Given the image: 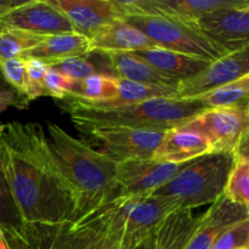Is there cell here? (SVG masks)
<instances>
[{
  "mask_svg": "<svg viewBox=\"0 0 249 249\" xmlns=\"http://www.w3.org/2000/svg\"><path fill=\"white\" fill-rule=\"evenodd\" d=\"M88 145H96L99 152L116 162L133 158L152 157L165 131L134 129L126 126H105L79 131ZM94 148V147H92Z\"/></svg>",
  "mask_w": 249,
  "mask_h": 249,
  "instance_id": "ba28073f",
  "label": "cell"
},
{
  "mask_svg": "<svg viewBox=\"0 0 249 249\" xmlns=\"http://www.w3.org/2000/svg\"><path fill=\"white\" fill-rule=\"evenodd\" d=\"M124 16L151 15L164 16L185 22H196L215 10L228 7L237 0H117ZM125 19V18H124Z\"/></svg>",
  "mask_w": 249,
  "mask_h": 249,
  "instance_id": "4fadbf2b",
  "label": "cell"
},
{
  "mask_svg": "<svg viewBox=\"0 0 249 249\" xmlns=\"http://www.w3.org/2000/svg\"><path fill=\"white\" fill-rule=\"evenodd\" d=\"M43 36L14 28H0V60L22 57L36 45Z\"/></svg>",
  "mask_w": 249,
  "mask_h": 249,
  "instance_id": "83f0119b",
  "label": "cell"
},
{
  "mask_svg": "<svg viewBox=\"0 0 249 249\" xmlns=\"http://www.w3.org/2000/svg\"><path fill=\"white\" fill-rule=\"evenodd\" d=\"M136 55L152 66L157 72L174 82L179 83L194 77L197 73L208 67L211 60L186 55L177 51L165 50V49L153 46L146 50L136 51Z\"/></svg>",
  "mask_w": 249,
  "mask_h": 249,
  "instance_id": "d6986e66",
  "label": "cell"
},
{
  "mask_svg": "<svg viewBox=\"0 0 249 249\" xmlns=\"http://www.w3.org/2000/svg\"><path fill=\"white\" fill-rule=\"evenodd\" d=\"M5 177L24 223L55 229L77 218V197L39 123L0 124Z\"/></svg>",
  "mask_w": 249,
  "mask_h": 249,
  "instance_id": "6da1fadb",
  "label": "cell"
},
{
  "mask_svg": "<svg viewBox=\"0 0 249 249\" xmlns=\"http://www.w3.org/2000/svg\"><path fill=\"white\" fill-rule=\"evenodd\" d=\"M134 247L124 240H116V238L106 237L102 249H133Z\"/></svg>",
  "mask_w": 249,
  "mask_h": 249,
  "instance_id": "e575fe53",
  "label": "cell"
},
{
  "mask_svg": "<svg viewBox=\"0 0 249 249\" xmlns=\"http://www.w3.org/2000/svg\"><path fill=\"white\" fill-rule=\"evenodd\" d=\"M233 162L231 153H211L192 160L153 195L175 198L181 209L213 204L223 195Z\"/></svg>",
  "mask_w": 249,
  "mask_h": 249,
  "instance_id": "5b68a950",
  "label": "cell"
},
{
  "mask_svg": "<svg viewBox=\"0 0 249 249\" xmlns=\"http://www.w3.org/2000/svg\"><path fill=\"white\" fill-rule=\"evenodd\" d=\"M67 16L74 32L90 36L101 27L124 19L117 0H53Z\"/></svg>",
  "mask_w": 249,
  "mask_h": 249,
  "instance_id": "9a60e30c",
  "label": "cell"
},
{
  "mask_svg": "<svg viewBox=\"0 0 249 249\" xmlns=\"http://www.w3.org/2000/svg\"><path fill=\"white\" fill-rule=\"evenodd\" d=\"M232 169L229 174L224 197L232 203L248 208L249 206V158L233 157Z\"/></svg>",
  "mask_w": 249,
  "mask_h": 249,
  "instance_id": "4316f807",
  "label": "cell"
},
{
  "mask_svg": "<svg viewBox=\"0 0 249 249\" xmlns=\"http://www.w3.org/2000/svg\"><path fill=\"white\" fill-rule=\"evenodd\" d=\"M0 73H1L5 82H6L7 84L19 95V96L23 97V99L26 100L27 78L23 58L15 57L0 60Z\"/></svg>",
  "mask_w": 249,
  "mask_h": 249,
  "instance_id": "4dcf8cb0",
  "label": "cell"
},
{
  "mask_svg": "<svg viewBox=\"0 0 249 249\" xmlns=\"http://www.w3.org/2000/svg\"><path fill=\"white\" fill-rule=\"evenodd\" d=\"M90 53L89 36L78 32H71L45 36L34 48L27 51L22 58H36L48 66H53L68 58L89 55Z\"/></svg>",
  "mask_w": 249,
  "mask_h": 249,
  "instance_id": "ffe728a7",
  "label": "cell"
},
{
  "mask_svg": "<svg viewBox=\"0 0 249 249\" xmlns=\"http://www.w3.org/2000/svg\"><path fill=\"white\" fill-rule=\"evenodd\" d=\"M181 126L202 134L208 141L212 153L248 157V106L203 109Z\"/></svg>",
  "mask_w": 249,
  "mask_h": 249,
  "instance_id": "52a82bcc",
  "label": "cell"
},
{
  "mask_svg": "<svg viewBox=\"0 0 249 249\" xmlns=\"http://www.w3.org/2000/svg\"><path fill=\"white\" fill-rule=\"evenodd\" d=\"M211 153V146L202 134L177 126L165 131L152 158L160 162L185 164Z\"/></svg>",
  "mask_w": 249,
  "mask_h": 249,
  "instance_id": "e0dca14e",
  "label": "cell"
},
{
  "mask_svg": "<svg viewBox=\"0 0 249 249\" xmlns=\"http://www.w3.org/2000/svg\"><path fill=\"white\" fill-rule=\"evenodd\" d=\"M199 220L191 209L169 213L153 231V249H186Z\"/></svg>",
  "mask_w": 249,
  "mask_h": 249,
  "instance_id": "7402d4cb",
  "label": "cell"
},
{
  "mask_svg": "<svg viewBox=\"0 0 249 249\" xmlns=\"http://www.w3.org/2000/svg\"><path fill=\"white\" fill-rule=\"evenodd\" d=\"M24 67H26V78H27V88H26V100L28 104L33 100L39 99L41 96H46L45 92V79L46 72L49 70V66L41 61L36 58H23Z\"/></svg>",
  "mask_w": 249,
  "mask_h": 249,
  "instance_id": "f1b7e54d",
  "label": "cell"
},
{
  "mask_svg": "<svg viewBox=\"0 0 249 249\" xmlns=\"http://www.w3.org/2000/svg\"><path fill=\"white\" fill-rule=\"evenodd\" d=\"M133 249H153V232L146 238H143L140 243L135 246Z\"/></svg>",
  "mask_w": 249,
  "mask_h": 249,
  "instance_id": "8d00e7d4",
  "label": "cell"
},
{
  "mask_svg": "<svg viewBox=\"0 0 249 249\" xmlns=\"http://www.w3.org/2000/svg\"><path fill=\"white\" fill-rule=\"evenodd\" d=\"M117 96L118 78L111 73H96L77 83L75 90L67 99L80 100L88 104L105 105L114 101Z\"/></svg>",
  "mask_w": 249,
  "mask_h": 249,
  "instance_id": "cb8c5ba5",
  "label": "cell"
},
{
  "mask_svg": "<svg viewBox=\"0 0 249 249\" xmlns=\"http://www.w3.org/2000/svg\"><path fill=\"white\" fill-rule=\"evenodd\" d=\"M24 0H0V16L6 14L7 11L12 10L14 7L18 6Z\"/></svg>",
  "mask_w": 249,
  "mask_h": 249,
  "instance_id": "d590c367",
  "label": "cell"
},
{
  "mask_svg": "<svg viewBox=\"0 0 249 249\" xmlns=\"http://www.w3.org/2000/svg\"><path fill=\"white\" fill-rule=\"evenodd\" d=\"M46 249H56V248L53 247V246H51V245H50V246H49V248H46Z\"/></svg>",
  "mask_w": 249,
  "mask_h": 249,
  "instance_id": "ab89813d",
  "label": "cell"
},
{
  "mask_svg": "<svg viewBox=\"0 0 249 249\" xmlns=\"http://www.w3.org/2000/svg\"><path fill=\"white\" fill-rule=\"evenodd\" d=\"M44 84H45V92L46 96H50L53 99L60 100L63 101L65 99L70 97L75 90L77 83L61 73L56 68L50 67L46 72L45 79H44Z\"/></svg>",
  "mask_w": 249,
  "mask_h": 249,
  "instance_id": "1f68e13d",
  "label": "cell"
},
{
  "mask_svg": "<svg viewBox=\"0 0 249 249\" xmlns=\"http://www.w3.org/2000/svg\"><path fill=\"white\" fill-rule=\"evenodd\" d=\"M0 232L14 249H41L43 243L38 229L27 225L19 214L14 201L1 157V141H0Z\"/></svg>",
  "mask_w": 249,
  "mask_h": 249,
  "instance_id": "2e32d148",
  "label": "cell"
},
{
  "mask_svg": "<svg viewBox=\"0 0 249 249\" xmlns=\"http://www.w3.org/2000/svg\"><path fill=\"white\" fill-rule=\"evenodd\" d=\"M125 21L142 32L158 48L215 61L228 50L207 38L195 22H185L164 16L131 15Z\"/></svg>",
  "mask_w": 249,
  "mask_h": 249,
  "instance_id": "8992f818",
  "label": "cell"
},
{
  "mask_svg": "<svg viewBox=\"0 0 249 249\" xmlns=\"http://www.w3.org/2000/svg\"><path fill=\"white\" fill-rule=\"evenodd\" d=\"M190 163L175 164L160 162L152 157L133 158L117 162L116 181L119 195H153Z\"/></svg>",
  "mask_w": 249,
  "mask_h": 249,
  "instance_id": "9c48e42d",
  "label": "cell"
},
{
  "mask_svg": "<svg viewBox=\"0 0 249 249\" xmlns=\"http://www.w3.org/2000/svg\"><path fill=\"white\" fill-rule=\"evenodd\" d=\"M61 108L70 116L78 131L105 126L167 131L184 125L203 111L194 100L152 99L139 104L106 106L74 99L63 100Z\"/></svg>",
  "mask_w": 249,
  "mask_h": 249,
  "instance_id": "3957f363",
  "label": "cell"
},
{
  "mask_svg": "<svg viewBox=\"0 0 249 249\" xmlns=\"http://www.w3.org/2000/svg\"><path fill=\"white\" fill-rule=\"evenodd\" d=\"M46 130L49 148L77 197L74 223L119 196L116 160L73 138L57 124L48 122Z\"/></svg>",
  "mask_w": 249,
  "mask_h": 249,
  "instance_id": "7a4b0ae2",
  "label": "cell"
},
{
  "mask_svg": "<svg viewBox=\"0 0 249 249\" xmlns=\"http://www.w3.org/2000/svg\"><path fill=\"white\" fill-rule=\"evenodd\" d=\"M177 97V85L163 87V85L142 84L118 78V96L114 101L105 104L106 106L139 104L152 99H174ZM94 105V104H92Z\"/></svg>",
  "mask_w": 249,
  "mask_h": 249,
  "instance_id": "d4e9b609",
  "label": "cell"
},
{
  "mask_svg": "<svg viewBox=\"0 0 249 249\" xmlns=\"http://www.w3.org/2000/svg\"><path fill=\"white\" fill-rule=\"evenodd\" d=\"M212 249H249V219L221 233Z\"/></svg>",
  "mask_w": 249,
  "mask_h": 249,
  "instance_id": "d6a6232c",
  "label": "cell"
},
{
  "mask_svg": "<svg viewBox=\"0 0 249 249\" xmlns=\"http://www.w3.org/2000/svg\"><path fill=\"white\" fill-rule=\"evenodd\" d=\"M49 245L56 249H102L106 237L91 229L63 225L51 229Z\"/></svg>",
  "mask_w": 249,
  "mask_h": 249,
  "instance_id": "484cf974",
  "label": "cell"
},
{
  "mask_svg": "<svg viewBox=\"0 0 249 249\" xmlns=\"http://www.w3.org/2000/svg\"><path fill=\"white\" fill-rule=\"evenodd\" d=\"M28 102L19 96L18 94H9L0 96V113L6 111L9 107H17V108H24Z\"/></svg>",
  "mask_w": 249,
  "mask_h": 249,
  "instance_id": "836d02e7",
  "label": "cell"
},
{
  "mask_svg": "<svg viewBox=\"0 0 249 249\" xmlns=\"http://www.w3.org/2000/svg\"><path fill=\"white\" fill-rule=\"evenodd\" d=\"M9 94H17V92L15 91V90L12 89L6 82H5L1 73H0V96H1V95H9Z\"/></svg>",
  "mask_w": 249,
  "mask_h": 249,
  "instance_id": "74e56055",
  "label": "cell"
},
{
  "mask_svg": "<svg viewBox=\"0 0 249 249\" xmlns=\"http://www.w3.org/2000/svg\"><path fill=\"white\" fill-rule=\"evenodd\" d=\"M195 24L228 53L245 48L249 45V1L237 0L233 5L204 15Z\"/></svg>",
  "mask_w": 249,
  "mask_h": 249,
  "instance_id": "8fae6325",
  "label": "cell"
},
{
  "mask_svg": "<svg viewBox=\"0 0 249 249\" xmlns=\"http://www.w3.org/2000/svg\"><path fill=\"white\" fill-rule=\"evenodd\" d=\"M0 27L19 29L43 38L74 32L70 19L53 0L23 1L0 16Z\"/></svg>",
  "mask_w": 249,
  "mask_h": 249,
  "instance_id": "30bf717a",
  "label": "cell"
},
{
  "mask_svg": "<svg viewBox=\"0 0 249 249\" xmlns=\"http://www.w3.org/2000/svg\"><path fill=\"white\" fill-rule=\"evenodd\" d=\"M248 74L249 45L212 61L208 67L196 75L178 83L177 97L185 100L192 99Z\"/></svg>",
  "mask_w": 249,
  "mask_h": 249,
  "instance_id": "7c38bea8",
  "label": "cell"
},
{
  "mask_svg": "<svg viewBox=\"0 0 249 249\" xmlns=\"http://www.w3.org/2000/svg\"><path fill=\"white\" fill-rule=\"evenodd\" d=\"M99 55L105 60L106 67L112 72L111 74L117 78L142 84L163 87L178 85L177 82L160 74L135 53H106Z\"/></svg>",
  "mask_w": 249,
  "mask_h": 249,
  "instance_id": "44dd1931",
  "label": "cell"
},
{
  "mask_svg": "<svg viewBox=\"0 0 249 249\" xmlns=\"http://www.w3.org/2000/svg\"><path fill=\"white\" fill-rule=\"evenodd\" d=\"M0 28H1V27H0Z\"/></svg>",
  "mask_w": 249,
  "mask_h": 249,
  "instance_id": "60d3db41",
  "label": "cell"
},
{
  "mask_svg": "<svg viewBox=\"0 0 249 249\" xmlns=\"http://www.w3.org/2000/svg\"><path fill=\"white\" fill-rule=\"evenodd\" d=\"M89 39L90 49L94 53H136L157 46L125 19H117L101 27Z\"/></svg>",
  "mask_w": 249,
  "mask_h": 249,
  "instance_id": "ac0fdd59",
  "label": "cell"
},
{
  "mask_svg": "<svg viewBox=\"0 0 249 249\" xmlns=\"http://www.w3.org/2000/svg\"><path fill=\"white\" fill-rule=\"evenodd\" d=\"M0 249H14L7 243V241L5 240L4 235L1 232H0Z\"/></svg>",
  "mask_w": 249,
  "mask_h": 249,
  "instance_id": "f35d334b",
  "label": "cell"
},
{
  "mask_svg": "<svg viewBox=\"0 0 249 249\" xmlns=\"http://www.w3.org/2000/svg\"><path fill=\"white\" fill-rule=\"evenodd\" d=\"M249 97V74L203 92L192 99L201 105L204 109L221 108V107L248 106Z\"/></svg>",
  "mask_w": 249,
  "mask_h": 249,
  "instance_id": "603a6c76",
  "label": "cell"
},
{
  "mask_svg": "<svg viewBox=\"0 0 249 249\" xmlns=\"http://www.w3.org/2000/svg\"><path fill=\"white\" fill-rule=\"evenodd\" d=\"M249 219V209L232 203L221 195L201 215L186 249H212L219 236L231 226Z\"/></svg>",
  "mask_w": 249,
  "mask_h": 249,
  "instance_id": "5bb4252c",
  "label": "cell"
},
{
  "mask_svg": "<svg viewBox=\"0 0 249 249\" xmlns=\"http://www.w3.org/2000/svg\"><path fill=\"white\" fill-rule=\"evenodd\" d=\"M178 209H181L180 203L172 197L119 195L70 226L91 229L105 237L124 240L135 247Z\"/></svg>",
  "mask_w": 249,
  "mask_h": 249,
  "instance_id": "277c9868",
  "label": "cell"
},
{
  "mask_svg": "<svg viewBox=\"0 0 249 249\" xmlns=\"http://www.w3.org/2000/svg\"><path fill=\"white\" fill-rule=\"evenodd\" d=\"M89 55L68 58V60L61 61L56 65L50 66V67L56 68L61 73L67 75L68 78L74 80L75 83H80L90 75L96 74V73H105L102 72L100 66H97L96 63H94V61L90 60Z\"/></svg>",
  "mask_w": 249,
  "mask_h": 249,
  "instance_id": "f546056e",
  "label": "cell"
}]
</instances>
